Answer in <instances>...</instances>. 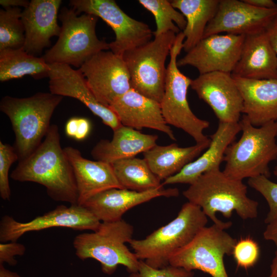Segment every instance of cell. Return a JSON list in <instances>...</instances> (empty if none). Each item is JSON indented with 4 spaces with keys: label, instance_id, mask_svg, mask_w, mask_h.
Returning <instances> with one entry per match:
<instances>
[{
    "label": "cell",
    "instance_id": "cell-1",
    "mask_svg": "<svg viewBox=\"0 0 277 277\" xmlns=\"http://www.w3.org/2000/svg\"><path fill=\"white\" fill-rule=\"evenodd\" d=\"M11 178L44 186L48 196L55 201L77 204L78 195L73 170L62 148L56 125H51L39 146L19 161Z\"/></svg>",
    "mask_w": 277,
    "mask_h": 277
},
{
    "label": "cell",
    "instance_id": "cell-2",
    "mask_svg": "<svg viewBox=\"0 0 277 277\" xmlns=\"http://www.w3.org/2000/svg\"><path fill=\"white\" fill-rule=\"evenodd\" d=\"M183 194L200 207L213 224L226 229L232 223L219 220L217 212L230 218L235 211L243 220L254 219L258 214L259 203L247 196V187L243 181L229 177L220 168L202 174Z\"/></svg>",
    "mask_w": 277,
    "mask_h": 277
},
{
    "label": "cell",
    "instance_id": "cell-3",
    "mask_svg": "<svg viewBox=\"0 0 277 277\" xmlns=\"http://www.w3.org/2000/svg\"><path fill=\"white\" fill-rule=\"evenodd\" d=\"M239 123L242 135L226 149L223 172L241 181L261 175L269 177V164L277 159V121L255 127L243 115Z\"/></svg>",
    "mask_w": 277,
    "mask_h": 277
},
{
    "label": "cell",
    "instance_id": "cell-4",
    "mask_svg": "<svg viewBox=\"0 0 277 277\" xmlns=\"http://www.w3.org/2000/svg\"><path fill=\"white\" fill-rule=\"evenodd\" d=\"M63 98L50 92H37L23 98L7 95L2 98L0 110L11 123L15 137L13 147L19 161L42 143L51 126L52 114Z\"/></svg>",
    "mask_w": 277,
    "mask_h": 277
},
{
    "label": "cell",
    "instance_id": "cell-5",
    "mask_svg": "<svg viewBox=\"0 0 277 277\" xmlns=\"http://www.w3.org/2000/svg\"><path fill=\"white\" fill-rule=\"evenodd\" d=\"M207 222L201 208L188 202L167 224L143 239H132L128 244L139 260L153 268L165 267L172 254L189 243Z\"/></svg>",
    "mask_w": 277,
    "mask_h": 277
},
{
    "label": "cell",
    "instance_id": "cell-6",
    "mask_svg": "<svg viewBox=\"0 0 277 277\" xmlns=\"http://www.w3.org/2000/svg\"><path fill=\"white\" fill-rule=\"evenodd\" d=\"M133 227L123 219L101 222L95 230L75 237V255L82 260L97 261L107 275L114 273L118 265L125 266L129 273L136 272L140 260L126 245L133 239Z\"/></svg>",
    "mask_w": 277,
    "mask_h": 277
},
{
    "label": "cell",
    "instance_id": "cell-7",
    "mask_svg": "<svg viewBox=\"0 0 277 277\" xmlns=\"http://www.w3.org/2000/svg\"><path fill=\"white\" fill-rule=\"evenodd\" d=\"M78 15L72 8L61 9L58 39L42 56L48 64H64L80 68L96 53L110 49L109 43L100 39L96 34L98 17L87 13Z\"/></svg>",
    "mask_w": 277,
    "mask_h": 277
},
{
    "label": "cell",
    "instance_id": "cell-8",
    "mask_svg": "<svg viewBox=\"0 0 277 277\" xmlns=\"http://www.w3.org/2000/svg\"><path fill=\"white\" fill-rule=\"evenodd\" d=\"M185 39L182 31L176 34L170 52L167 67L165 91L160 103L163 117L168 125L185 131L196 144L210 142V138L204 133L210 123L197 117L190 109L187 92L192 80L179 70L177 57L183 49Z\"/></svg>",
    "mask_w": 277,
    "mask_h": 277
},
{
    "label": "cell",
    "instance_id": "cell-9",
    "mask_svg": "<svg viewBox=\"0 0 277 277\" xmlns=\"http://www.w3.org/2000/svg\"><path fill=\"white\" fill-rule=\"evenodd\" d=\"M176 36L170 31L124 53L123 58L130 76L131 89L161 103L167 74L165 63Z\"/></svg>",
    "mask_w": 277,
    "mask_h": 277
},
{
    "label": "cell",
    "instance_id": "cell-10",
    "mask_svg": "<svg viewBox=\"0 0 277 277\" xmlns=\"http://www.w3.org/2000/svg\"><path fill=\"white\" fill-rule=\"evenodd\" d=\"M223 227H204L187 245L170 257L169 265L188 271L199 270L212 277H228L224 263L232 253L237 241Z\"/></svg>",
    "mask_w": 277,
    "mask_h": 277
},
{
    "label": "cell",
    "instance_id": "cell-11",
    "mask_svg": "<svg viewBox=\"0 0 277 277\" xmlns=\"http://www.w3.org/2000/svg\"><path fill=\"white\" fill-rule=\"evenodd\" d=\"M70 5L77 14L95 15L112 28L115 38L109 43L110 50L118 56L151 41L153 32L149 26L128 15L114 0H71Z\"/></svg>",
    "mask_w": 277,
    "mask_h": 277
},
{
    "label": "cell",
    "instance_id": "cell-12",
    "mask_svg": "<svg viewBox=\"0 0 277 277\" xmlns=\"http://www.w3.org/2000/svg\"><path fill=\"white\" fill-rule=\"evenodd\" d=\"M100 221L89 210L78 204L57 206L53 210L26 222L6 215L0 222V242H17L24 234L52 227H65L76 230H95Z\"/></svg>",
    "mask_w": 277,
    "mask_h": 277
},
{
    "label": "cell",
    "instance_id": "cell-13",
    "mask_svg": "<svg viewBox=\"0 0 277 277\" xmlns=\"http://www.w3.org/2000/svg\"><path fill=\"white\" fill-rule=\"evenodd\" d=\"M97 101L109 107L131 89L130 76L123 57L111 51L96 53L78 68Z\"/></svg>",
    "mask_w": 277,
    "mask_h": 277
},
{
    "label": "cell",
    "instance_id": "cell-14",
    "mask_svg": "<svg viewBox=\"0 0 277 277\" xmlns=\"http://www.w3.org/2000/svg\"><path fill=\"white\" fill-rule=\"evenodd\" d=\"M245 37L218 34L203 38L177 61V66H192L200 74L212 72L232 73L240 58Z\"/></svg>",
    "mask_w": 277,
    "mask_h": 277
},
{
    "label": "cell",
    "instance_id": "cell-15",
    "mask_svg": "<svg viewBox=\"0 0 277 277\" xmlns=\"http://www.w3.org/2000/svg\"><path fill=\"white\" fill-rule=\"evenodd\" d=\"M277 16V7L262 9L244 1L220 0L217 11L203 38L223 32L245 36L265 31Z\"/></svg>",
    "mask_w": 277,
    "mask_h": 277
},
{
    "label": "cell",
    "instance_id": "cell-16",
    "mask_svg": "<svg viewBox=\"0 0 277 277\" xmlns=\"http://www.w3.org/2000/svg\"><path fill=\"white\" fill-rule=\"evenodd\" d=\"M190 87L210 107L219 122H239L243 101L231 73L212 72L200 74L192 80Z\"/></svg>",
    "mask_w": 277,
    "mask_h": 277
},
{
    "label": "cell",
    "instance_id": "cell-17",
    "mask_svg": "<svg viewBox=\"0 0 277 277\" xmlns=\"http://www.w3.org/2000/svg\"><path fill=\"white\" fill-rule=\"evenodd\" d=\"M49 65L50 93L79 100L113 131L122 126L116 114L97 101L78 69L75 70L71 66L64 64Z\"/></svg>",
    "mask_w": 277,
    "mask_h": 277
},
{
    "label": "cell",
    "instance_id": "cell-18",
    "mask_svg": "<svg viewBox=\"0 0 277 277\" xmlns=\"http://www.w3.org/2000/svg\"><path fill=\"white\" fill-rule=\"evenodd\" d=\"M176 188L164 187L138 192L126 189L112 188L101 192L88 200L82 206L100 221L114 222L122 220L124 214L132 208L159 197H176Z\"/></svg>",
    "mask_w": 277,
    "mask_h": 277
},
{
    "label": "cell",
    "instance_id": "cell-19",
    "mask_svg": "<svg viewBox=\"0 0 277 277\" xmlns=\"http://www.w3.org/2000/svg\"><path fill=\"white\" fill-rule=\"evenodd\" d=\"M122 125L140 130L147 128L164 133L172 140L176 138L166 123L160 103L131 89L116 98L109 106Z\"/></svg>",
    "mask_w": 277,
    "mask_h": 277
},
{
    "label": "cell",
    "instance_id": "cell-20",
    "mask_svg": "<svg viewBox=\"0 0 277 277\" xmlns=\"http://www.w3.org/2000/svg\"><path fill=\"white\" fill-rule=\"evenodd\" d=\"M61 0H32L22 12L21 19L25 31L23 49L36 56L50 44V39L58 36L61 27L57 24Z\"/></svg>",
    "mask_w": 277,
    "mask_h": 277
},
{
    "label": "cell",
    "instance_id": "cell-21",
    "mask_svg": "<svg viewBox=\"0 0 277 277\" xmlns=\"http://www.w3.org/2000/svg\"><path fill=\"white\" fill-rule=\"evenodd\" d=\"M72 167L78 191L77 204L82 206L94 195L112 188L123 189L118 182L111 164L84 158L71 146L64 148Z\"/></svg>",
    "mask_w": 277,
    "mask_h": 277
},
{
    "label": "cell",
    "instance_id": "cell-22",
    "mask_svg": "<svg viewBox=\"0 0 277 277\" xmlns=\"http://www.w3.org/2000/svg\"><path fill=\"white\" fill-rule=\"evenodd\" d=\"M241 131L239 122H219L215 132L210 136V145L199 158L186 165L179 172L165 180L163 185L194 183L202 174L220 168L227 147Z\"/></svg>",
    "mask_w": 277,
    "mask_h": 277
},
{
    "label": "cell",
    "instance_id": "cell-23",
    "mask_svg": "<svg viewBox=\"0 0 277 277\" xmlns=\"http://www.w3.org/2000/svg\"><path fill=\"white\" fill-rule=\"evenodd\" d=\"M231 74L252 80L277 78V56L266 30L245 36Z\"/></svg>",
    "mask_w": 277,
    "mask_h": 277
},
{
    "label": "cell",
    "instance_id": "cell-24",
    "mask_svg": "<svg viewBox=\"0 0 277 277\" xmlns=\"http://www.w3.org/2000/svg\"><path fill=\"white\" fill-rule=\"evenodd\" d=\"M233 77L243 98L242 114L253 126L260 127L277 121V78Z\"/></svg>",
    "mask_w": 277,
    "mask_h": 277
},
{
    "label": "cell",
    "instance_id": "cell-25",
    "mask_svg": "<svg viewBox=\"0 0 277 277\" xmlns=\"http://www.w3.org/2000/svg\"><path fill=\"white\" fill-rule=\"evenodd\" d=\"M113 131L111 140H102L92 149L91 154L96 161L111 164L135 157L156 145L158 139L156 135L143 133L123 125Z\"/></svg>",
    "mask_w": 277,
    "mask_h": 277
},
{
    "label": "cell",
    "instance_id": "cell-26",
    "mask_svg": "<svg viewBox=\"0 0 277 277\" xmlns=\"http://www.w3.org/2000/svg\"><path fill=\"white\" fill-rule=\"evenodd\" d=\"M210 142L181 147L175 143L155 145L143 153L144 159L160 180H165L179 172L186 165L207 149Z\"/></svg>",
    "mask_w": 277,
    "mask_h": 277
},
{
    "label": "cell",
    "instance_id": "cell-27",
    "mask_svg": "<svg viewBox=\"0 0 277 277\" xmlns=\"http://www.w3.org/2000/svg\"><path fill=\"white\" fill-rule=\"evenodd\" d=\"M170 2L186 21V25L182 33L185 37L183 49L187 53L203 38L207 26L217 11L220 0H173Z\"/></svg>",
    "mask_w": 277,
    "mask_h": 277
},
{
    "label": "cell",
    "instance_id": "cell-28",
    "mask_svg": "<svg viewBox=\"0 0 277 277\" xmlns=\"http://www.w3.org/2000/svg\"><path fill=\"white\" fill-rule=\"evenodd\" d=\"M50 66L42 57L31 55L23 48L0 50V81L30 75L34 78L48 77Z\"/></svg>",
    "mask_w": 277,
    "mask_h": 277
},
{
    "label": "cell",
    "instance_id": "cell-29",
    "mask_svg": "<svg viewBox=\"0 0 277 277\" xmlns=\"http://www.w3.org/2000/svg\"><path fill=\"white\" fill-rule=\"evenodd\" d=\"M111 165L123 189L143 192L164 187L144 159L130 157L116 161Z\"/></svg>",
    "mask_w": 277,
    "mask_h": 277
},
{
    "label": "cell",
    "instance_id": "cell-30",
    "mask_svg": "<svg viewBox=\"0 0 277 277\" xmlns=\"http://www.w3.org/2000/svg\"><path fill=\"white\" fill-rule=\"evenodd\" d=\"M138 3L154 16L156 23L154 36L171 31L177 34L186 25L184 15L167 0H139Z\"/></svg>",
    "mask_w": 277,
    "mask_h": 277
},
{
    "label": "cell",
    "instance_id": "cell-31",
    "mask_svg": "<svg viewBox=\"0 0 277 277\" xmlns=\"http://www.w3.org/2000/svg\"><path fill=\"white\" fill-rule=\"evenodd\" d=\"M21 9L10 7L0 10V50L23 48L25 31L21 19Z\"/></svg>",
    "mask_w": 277,
    "mask_h": 277
},
{
    "label": "cell",
    "instance_id": "cell-32",
    "mask_svg": "<svg viewBox=\"0 0 277 277\" xmlns=\"http://www.w3.org/2000/svg\"><path fill=\"white\" fill-rule=\"evenodd\" d=\"M248 184L261 194L268 204L269 211L264 222L268 224L277 220V183L261 175L249 179Z\"/></svg>",
    "mask_w": 277,
    "mask_h": 277
},
{
    "label": "cell",
    "instance_id": "cell-33",
    "mask_svg": "<svg viewBox=\"0 0 277 277\" xmlns=\"http://www.w3.org/2000/svg\"><path fill=\"white\" fill-rule=\"evenodd\" d=\"M258 243L250 236L241 238L234 246L232 254L237 267L245 269L253 267L260 256Z\"/></svg>",
    "mask_w": 277,
    "mask_h": 277
},
{
    "label": "cell",
    "instance_id": "cell-34",
    "mask_svg": "<svg viewBox=\"0 0 277 277\" xmlns=\"http://www.w3.org/2000/svg\"><path fill=\"white\" fill-rule=\"evenodd\" d=\"M13 146L0 141V196L4 200H9L11 189L9 182V171L12 164L18 161Z\"/></svg>",
    "mask_w": 277,
    "mask_h": 277
},
{
    "label": "cell",
    "instance_id": "cell-35",
    "mask_svg": "<svg viewBox=\"0 0 277 277\" xmlns=\"http://www.w3.org/2000/svg\"><path fill=\"white\" fill-rule=\"evenodd\" d=\"M192 271L169 265L165 267L155 268L140 260L137 271L130 273L128 277H193Z\"/></svg>",
    "mask_w": 277,
    "mask_h": 277
},
{
    "label": "cell",
    "instance_id": "cell-36",
    "mask_svg": "<svg viewBox=\"0 0 277 277\" xmlns=\"http://www.w3.org/2000/svg\"><path fill=\"white\" fill-rule=\"evenodd\" d=\"M25 251V245L17 242L1 243L0 264L7 263L11 266H15L17 263L15 257L24 255Z\"/></svg>",
    "mask_w": 277,
    "mask_h": 277
},
{
    "label": "cell",
    "instance_id": "cell-37",
    "mask_svg": "<svg viewBox=\"0 0 277 277\" xmlns=\"http://www.w3.org/2000/svg\"><path fill=\"white\" fill-rule=\"evenodd\" d=\"M91 129V124L88 119L85 117H78L76 133L74 138L82 141L89 135Z\"/></svg>",
    "mask_w": 277,
    "mask_h": 277
},
{
    "label": "cell",
    "instance_id": "cell-38",
    "mask_svg": "<svg viewBox=\"0 0 277 277\" xmlns=\"http://www.w3.org/2000/svg\"><path fill=\"white\" fill-rule=\"evenodd\" d=\"M266 32L277 56V16L267 28Z\"/></svg>",
    "mask_w": 277,
    "mask_h": 277
},
{
    "label": "cell",
    "instance_id": "cell-39",
    "mask_svg": "<svg viewBox=\"0 0 277 277\" xmlns=\"http://www.w3.org/2000/svg\"><path fill=\"white\" fill-rule=\"evenodd\" d=\"M263 236L265 240L272 241L277 248V220L267 224Z\"/></svg>",
    "mask_w": 277,
    "mask_h": 277
},
{
    "label": "cell",
    "instance_id": "cell-40",
    "mask_svg": "<svg viewBox=\"0 0 277 277\" xmlns=\"http://www.w3.org/2000/svg\"><path fill=\"white\" fill-rule=\"evenodd\" d=\"M247 4L254 7L262 9H273L277 7L272 0H244Z\"/></svg>",
    "mask_w": 277,
    "mask_h": 277
},
{
    "label": "cell",
    "instance_id": "cell-41",
    "mask_svg": "<svg viewBox=\"0 0 277 277\" xmlns=\"http://www.w3.org/2000/svg\"><path fill=\"white\" fill-rule=\"evenodd\" d=\"M77 123L78 117H71L67 121L65 126V132L68 136L74 138L77 131Z\"/></svg>",
    "mask_w": 277,
    "mask_h": 277
},
{
    "label": "cell",
    "instance_id": "cell-42",
    "mask_svg": "<svg viewBox=\"0 0 277 277\" xmlns=\"http://www.w3.org/2000/svg\"><path fill=\"white\" fill-rule=\"evenodd\" d=\"M30 4V2L26 0H1L0 4L5 8L10 7H23L27 8Z\"/></svg>",
    "mask_w": 277,
    "mask_h": 277
},
{
    "label": "cell",
    "instance_id": "cell-43",
    "mask_svg": "<svg viewBox=\"0 0 277 277\" xmlns=\"http://www.w3.org/2000/svg\"><path fill=\"white\" fill-rule=\"evenodd\" d=\"M0 277H22L18 273L5 268L3 264H0Z\"/></svg>",
    "mask_w": 277,
    "mask_h": 277
},
{
    "label": "cell",
    "instance_id": "cell-44",
    "mask_svg": "<svg viewBox=\"0 0 277 277\" xmlns=\"http://www.w3.org/2000/svg\"><path fill=\"white\" fill-rule=\"evenodd\" d=\"M270 268V274L267 277H277V249Z\"/></svg>",
    "mask_w": 277,
    "mask_h": 277
},
{
    "label": "cell",
    "instance_id": "cell-45",
    "mask_svg": "<svg viewBox=\"0 0 277 277\" xmlns=\"http://www.w3.org/2000/svg\"><path fill=\"white\" fill-rule=\"evenodd\" d=\"M273 173H274V175L277 176V165H276V166L275 167V168L274 169Z\"/></svg>",
    "mask_w": 277,
    "mask_h": 277
}]
</instances>
